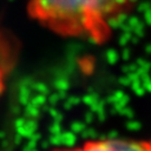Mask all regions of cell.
Instances as JSON below:
<instances>
[{
  "label": "cell",
  "mask_w": 151,
  "mask_h": 151,
  "mask_svg": "<svg viewBox=\"0 0 151 151\" xmlns=\"http://www.w3.org/2000/svg\"><path fill=\"white\" fill-rule=\"evenodd\" d=\"M0 47H1V45H0ZM7 71H8V63L6 61V58L4 57L2 48H0V97L5 90Z\"/></svg>",
  "instance_id": "obj_3"
},
{
  "label": "cell",
  "mask_w": 151,
  "mask_h": 151,
  "mask_svg": "<svg viewBox=\"0 0 151 151\" xmlns=\"http://www.w3.org/2000/svg\"><path fill=\"white\" fill-rule=\"evenodd\" d=\"M67 151H151V138H98Z\"/></svg>",
  "instance_id": "obj_2"
},
{
  "label": "cell",
  "mask_w": 151,
  "mask_h": 151,
  "mask_svg": "<svg viewBox=\"0 0 151 151\" xmlns=\"http://www.w3.org/2000/svg\"><path fill=\"white\" fill-rule=\"evenodd\" d=\"M136 0H28L31 19L50 32L93 44H105Z\"/></svg>",
  "instance_id": "obj_1"
},
{
  "label": "cell",
  "mask_w": 151,
  "mask_h": 151,
  "mask_svg": "<svg viewBox=\"0 0 151 151\" xmlns=\"http://www.w3.org/2000/svg\"><path fill=\"white\" fill-rule=\"evenodd\" d=\"M52 151H67V147H58V149L52 150Z\"/></svg>",
  "instance_id": "obj_4"
}]
</instances>
